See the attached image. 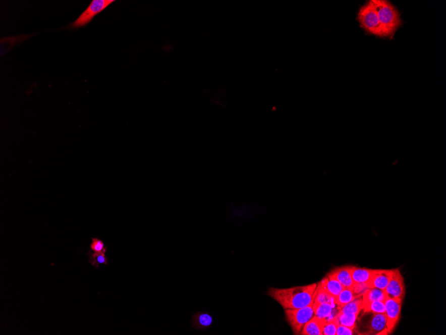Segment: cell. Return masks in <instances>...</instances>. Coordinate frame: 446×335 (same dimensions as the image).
Here are the masks:
<instances>
[{"instance_id":"6da1fadb","label":"cell","mask_w":446,"mask_h":335,"mask_svg":"<svg viewBox=\"0 0 446 335\" xmlns=\"http://www.w3.org/2000/svg\"><path fill=\"white\" fill-rule=\"evenodd\" d=\"M317 284L291 287L290 289L270 288L267 295L277 302L284 309H296L307 307L314 301Z\"/></svg>"},{"instance_id":"7a4b0ae2","label":"cell","mask_w":446,"mask_h":335,"mask_svg":"<svg viewBox=\"0 0 446 335\" xmlns=\"http://www.w3.org/2000/svg\"><path fill=\"white\" fill-rule=\"evenodd\" d=\"M376 10L383 37L393 36L402 24L397 8L386 0H371Z\"/></svg>"},{"instance_id":"3957f363","label":"cell","mask_w":446,"mask_h":335,"mask_svg":"<svg viewBox=\"0 0 446 335\" xmlns=\"http://www.w3.org/2000/svg\"><path fill=\"white\" fill-rule=\"evenodd\" d=\"M357 18L361 28L367 33L374 36L383 37L378 16L371 1L367 2L360 8Z\"/></svg>"},{"instance_id":"277c9868","label":"cell","mask_w":446,"mask_h":335,"mask_svg":"<svg viewBox=\"0 0 446 335\" xmlns=\"http://www.w3.org/2000/svg\"><path fill=\"white\" fill-rule=\"evenodd\" d=\"M286 319L294 334H300L307 322L315 316L313 302L307 307L296 309H285Z\"/></svg>"},{"instance_id":"5b68a950","label":"cell","mask_w":446,"mask_h":335,"mask_svg":"<svg viewBox=\"0 0 446 335\" xmlns=\"http://www.w3.org/2000/svg\"><path fill=\"white\" fill-rule=\"evenodd\" d=\"M115 0H92L90 5L74 22L68 26L70 30L83 28L90 24L98 14L104 11Z\"/></svg>"},{"instance_id":"8992f818","label":"cell","mask_w":446,"mask_h":335,"mask_svg":"<svg viewBox=\"0 0 446 335\" xmlns=\"http://www.w3.org/2000/svg\"><path fill=\"white\" fill-rule=\"evenodd\" d=\"M368 316V320L363 315V321L361 322V331L359 334H388L387 315L385 313H373L364 312Z\"/></svg>"},{"instance_id":"52a82bcc","label":"cell","mask_w":446,"mask_h":335,"mask_svg":"<svg viewBox=\"0 0 446 335\" xmlns=\"http://www.w3.org/2000/svg\"><path fill=\"white\" fill-rule=\"evenodd\" d=\"M404 300L400 299H389L385 300V314L387 315V326L388 334L394 331L401 316L402 307Z\"/></svg>"},{"instance_id":"ba28073f","label":"cell","mask_w":446,"mask_h":335,"mask_svg":"<svg viewBox=\"0 0 446 335\" xmlns=\"http://www.w3.org/2000/svg\"><path fill=\"white\" fill-rule=\"evenodd\" d=\"M387 298L404 300L406 295L404 278L398 269L394 270L393 275L389 284L384 289Z\"/></svg>"},{"instance_id":"9c48e42d","label":"cell","mask_w":446,"mask_h":335,"mask_svg":"<svg viewBox=\"0 0 446 335\" xmlns=\"http://www.w3.org/2000/svg\"><path fill=\"white\" fill-rule=\"evenodd\" d=\"M352 266H344L337 267L327 274L329 278H334L340 282L344 288L352 289L355 284L351 274Z\"/></svg>"},{"instance_id":"30bf717a","label":"cell","mask_w":446,"mask_h":335,"mask_svg":"<svg viewBox=\"0 0 446 335\" xmlns=\"http://www.w3.org/2000/svg\"><path fill=\"white\" fill-rule=\"evenodd\" d=\"M394 270H375L368 282L369 288H377L384 290L391 280Z\"/></svg>"},{"instance_id":"8fae6325","label":"cell","mask_w":446,"mask_h":335,"mask_svg":"<svg viewBox=\"0 0 446 335\" xmlns=\"http://www.w3.org/2000/svg\"><path fill=\"white\" fill-rule=\"evenodd\" d=\"M327 320L314 316L307 322L300 334L303 335H323V328Z\"/></svg>"},{"instance_id":"7c38bea8","label":"cell","mask_w":446,"mask_h":335,"mask_svg":"<svg viewBox=\"0 0 446 335\" xmlns=\"http://www.w3.org/2000/svg\"><path fill=\"white\" fill-rule=\"evenodd\" d=\"M374 270L373 269L358 268L356 266L351 267V274L355 284L367 283L371 280Z\"/></svg>"},{"instance_id":"4fadbf2b","label":"cell","mask_w":446,"mask_h":335,"mask_svg":"<svg viewBox=\"0 0 446 335\" xmlns=\"http://www.w3.org/2000/svg\"><path fill=\"white\" fill-rule=\"evenodd\" d=\"M317 284L325 289L334 299H336L344 289L340 282L336 279L329 278L327 276L322 279Z\"/></svg>"},{"instance_id":"5bb4252c","label":"cell","mask_w":446,"mask_h":335,"mask_svg":"<svg viewBox=\"0 0 446 335\" xmlns=\"http://www.w3.org/2000/svg\"><path fill=\"white\" fill-rule=\"evenodd\" d=\"M213 318L207 313H197L194 314L192 326L196 329H206L211 325Z\"/></svg>"},{"instance_id":"9a60e30c","label":"cell","mask_w":446,"mask_h":335,"mask_svg":"<svg viewBox=\"0 0 446 335\" xmlns=\"http://www.w3.org/2000/svg\"><path fill=\"white\" fill-rule=\"evenodd\" d=\"M387 299L385 291L377 288H369L362 295L363 304L373 301L385 302Z\"/></svg>"},{"instance_id":"2e32d148","label":"cell","mask_w":446,"mask_h":335,"mask_svg":"<svg viewBox=\"0 0 446 335\" xmlns=\"http://www.w3.org/2000/svg\"><path fill=\"white\" fill-rule=\"evenodd\" d=\"M358 297L359 296L355 293L353 289L344 288L342 293L334 299V303L338 309H340Z\"/></svg>"},{"instance_id":"e0dca14e","label":"cell","mask_w":446,"mask_h":335,"mask_svg":"<svg viewBox=\"0 0 446 335\" xmlns=\"http://www.w3.org/2000/svg\"><path fill=\"white\" fill-rule=\"evenodd\" d=\"M336 307V305L334 304L313 303L315 316L328 320V318H329L333 313L334 308Z\"/></svg>"},{"instance_id":"ac0fdd59","label":"cell","mask_w":446,"mask_h":335,"mask_svg":"<svg viewBox=\"0 0 446 335\" xmlns=\"http://www.w3.org/2000/svg\"><path fill=\"white\" fill-rule=\"evenodd\" d=\"M363 309L362 296L347 304L344 307L339 309V312L345 314H355L359 315Z\"/></svg>"},{"instance_id":"d6986e66","label":"cell","mask_w":446,"mask_h":335,"mask_svg":"<svg viewBox=\"0 0 446 335\" xmlns=\"http://www.w3.org/2000/svg\"><path fill=\"white\" fill-rule=\"evenodd\" d=\"M334 299L327 291L317 284L314 298V303L334 304Z\"/></svg>"},{"instance_id":"ffe728a7","label":"cell","mask_w":446,"mask_h":335,"mask_svg":"<svg viewBox=\"0 0 446 335\" xmlns=\"http://www.w3.org/2000/svg\"><path fill=\"white\" fill-rule=\"evenodd\" d=\"M340 324L342 325L351 328H356V321L359 315L355 314H345L340 313L337 314Z\"/></svg>"},{"instance_id":"44dd1931","label":"cell","mask_w":446,"mask_h":335,"mask_svg":"<svg viewBox=\"0 0 446 335\" xmlns=\"http://www.w3.org/2000/svg\"><path fill=\"white\" fill-rule=\"evenodd\" d=\"M363 312H371L373 313H385V303L383 301H373L363 304Z\"/></svg>"},{"instance_id":"7402d4cb","label":"cell","mask_w":446,"mask_h":335,"mask_svg":"<svg viewBox=\"0 0 446 335\" xmlns=\"http://www.w3.org/2000/svg\"><path fill=\"white\" fill-rule=\"evenodd\" d=\"M340 322L337 316L331 319L327 320L323 328V335H336L337 329L340 325Z\"/></svg>"},{"instance_id":"603a6c76","label":"cell","mask_w":446,"mask_h":335,"mask_svg":"<svg viewBox=\"0 0 446 335\" xmlns=\"http://www.w3.org/2000/svg\"><path fill=\"white\" fill-rule=\"evenodd\" d=\"M90 263L93 266H95L96 268L99 267L100 264H108V258L105 256L104 253H100V252H94V254H90Z\"/></svg>"},{"instance_id":"cb8c5ba5","label":"cell","mask_w":446,"mask_h":335,"mask_svg":"<svg viewBox=\"0 0 446 335\" xmlns=\"http://www.w3.org/2000/svg\"><path fill=\"white\" fill-rule=\"evenodd\" d=\"M92 243L91 244L90 248L92 251L94 252H100V253H106L107 248L104 245V243L100 240L97 238H92Z\"/></svg>"},{"instance_id":"d4e9b609","label":"cell","mask_w":446,"mask_h":335,"mask_svg":"<svg viewBox=\"0 0 446 335\" xmlns=\"http://www.w3.org/2000/svg\"><path fill=\"white\" fill-rule=\"evenodd\" d=\"M356 328L348 327L340 324L337 329L336 335H352L355 333Z\"/></svg>"}]
</instances>
